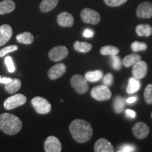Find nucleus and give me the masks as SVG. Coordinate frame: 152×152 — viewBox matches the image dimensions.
<instances>
[{
	"mask_svg": "<svg viewBox=\"0 0 152 152\" xmlns=\"http://www.w3.org/2000/svg\"><path fill=\"white\" fill-rule=\"evenodd\" d=\"M70 132L75 142L85 143L92 138L93 129L87 121L82 119H75L69 126Z\"/></svg>",
	"mask_w": 152,
	"mask_h": 152,
	"instance_id": "1",
	"label": "nucleus"
},
{
	"mask_svg": "<svg viewBox=\"0 0 152 152\" xmlns=\"http://www.w3.org/2000/svg\"><path fill=\"white\" fill-rule=\"evenodd\" d=\"M22 126V121L16 115L8 113L0 115V130L5 134L14 135L20 132Z\"/></svg>",
	"mask_w": 152,
	"mask_h": 152,
	"instance_id": "2",
	"label": "nucleus"
},
{
	"mask_svg": "<svg viewBox=\"0 0 152 152\" xmlns=\"http://www.w3.org/2000/svg\"><path fill=\"white\" fill-rule=\"evenodd\" d=\"M31 103L36 112L42 115L49 113L52 109V106L50 103L46 99L41 97V96L34 97L31 101Z\"/></svg>",
	"mask_w": 152,
	"mask_h": 152,
	"instance_id": "3",
	"label": "nucleus"
},
{
	"mask_svg": "<svg viewBox=\"0 0 152 152\" xmlns=\"http://www.w3.org/2000/svg\"><path fill=\"white\" fill-rule=\"evenodd\" d=\"M71 84L74 90L79 94H85L89 90L87 80L80 75H74L71 79Z\"/></svg>",
	"mask_w": 152,
	"mask_h": 152,
	"instance_id": "4",
	"label": "nucleus"
},
{
	"mask_svg": "<svg viewBox=\"0 0 152 152\" xmlns=\"http://www.w3.org/2000/svg\"><path fill=\"white\" fill-rule=\"evenodd\" d=\"M27 99L22 94H16L8 97L4 103V106L7 110H13L18 106H23L26 104Z\"/></svg>",
	"mask_w": 152,
	"mask_h": 152,
	"instance_id": "5",
	"label": "nucleus"
},
{
	"mask_svg": "<svg viewBox=\"0 0 152 152\" xmlns=\"http://www.w3.org/2000/svg\"><path fill=\"white\" fill-rule=\"evenodd\" d=\"M91 95L94 99L97 101H106L111 99V92L109 87L106 85H98L93 87L91 91Z\"/></svg>",
	"mask_w": 152,
	"mask_h": 152,
	"instance_id": "6",
	"label": "nucleus"
},
{
	"mask_svg": "<svg viewBox=\"0 0 152 152\" xmlns=\"http://www.w3.org/2000/svg\"><path fill=\"white\" fill-rule=\"evenodd\" d=\"M82 20L85 23L96 25L100 22L101 16L97 11L92 9L85 8L81 11Z\"/></svg>",
	"mask_w": 152,
	"mask_h": 152,
	"instance_id": "7",
	"label": "nucleus"
},
{
	"mask_svg": "<svg viewBox=\"0 0 152 152\" xmlns=\"http://www.w3.org/2000/svg\"><path fill=\"white\" fill-rule=\"evenodd\" d=\"M68 55V49L65 46H57L49 51V58L52 61L58 62L66 58Z\"/></svg>",
	"mask_w": 152,
	"mask_h": 152,
	"instance_id": "8",
	"label": "nucleus"
},
{
	"mask_svg": "<svg viewBox=\"0 0 152 152\" xmlns=\"http://www.w3.org/2000/svg\"><path fill=\"white\" fill-rule=\"evenodd\" d=\"M44 147L46 152H60L62 149L60 140L54 136L48 137L45 140Z\"/></svg>",
	"mask_w": 152,
	"mask_h": 152,
	"instance_id": "9",
	"label": "nucleus"
},
{
	"mask_svg": "<svg viewBox=\"0 0 152 152\" xmlns=\"http://www.w3.org/2000/svg\"><path fill=\"white\" fill-rule=\"evenodd\" d=\"M149 126L143 122H137L134 125L132 129V132L134 137L140 140H143L149 135Z\"/></svg>",
	"mask_w": 152,
	"mask_h": 152,
	"instance_id": "10",
	"label": "nucleus"
},
{
	"mask_svg": "<svg viewBox=\"0 0 152 152\" xmlns=\"http://www.w3.org/2000/svg\"><path fill=\"white\" fill-rule=\"evenodd\" d=\"M137 16L140 18H150L152 17V4L144 1L140 4L137 9Z\"/></svg>",
	"mask_w": 152,
	"mask_h": 152,
	"instance_id": "11",
	"label": "nucleus"
},
{
	"mask_svg": "<svg viewBox=\"0 0 152 152\" xmlns=\"http://www.w3.org/2000/svg\"><path fill=\"white\" fill-rule=\"evenodd\" d=\"M147 64L144 61H139L133 66L132 75L138 80L142 79L145 77L147 73Z\"/></svg>",
	"mask_w": 152,
	"mask_h": 152,
	"instance_id": "12",
	"label": "nucleus"
},
{
	"mask_svg": "<svg viewBox=\"0 0 152 152\" xmlns=\"http://www.w3.org/2000/svg\"><path fill=\"white\" fill-rule=\"evenodd\" d=\"M66 69H67L66 66L62 63L53 66L52 68H49L48 71L49 78L52 80L59 78L66 73Z\"/></svg>",
	"mask_w": 152,
	"mask_h": 152,
	"instance_id": "13",
	"label": "nucleus"
},
{
	"mask_svg": "<svg viewBox=\"0 0 152 152\" xmlns=\"http://www.w3.org/2000/svg\"><path fill=\"white\" fill-rule=\"evenodd\" d=\"M94 151L96 152H113L114 147L111 142L104 138H100L95 142Z\"/></svg>",
	"mask_w": 152,
	"mask_h": 152,
	"instance_id": "14",
	"label": "nucleus"
},
{
	"mask_svg": "<svg viewBox=\"0 0 152 152\" xmlns=\"http://www.w3.org/2000/svg\"><path fill=\"white\" fill-rule=\"evenodd\" d=\"M13 35L12 28L8 24H3L0 26V47L4 45L11 38Z\"/></svg>",
	"mask_w": 152,
	"mask_h": 152,
	"instance_id": "15",
	"label": "nucleus"
},
{
	"mask_svg": "<svg viewBox=\"0 0 152 152\" xmlns=\"http://www.w3.org/2000/svg\"><path fill=\"white\" fill-rule=\"evenodd\" d=\"M57 23L61 27H71L74 24V18L70 13L61 12L57 16Z\"/></svg>",
	"mask_w": 152,
	"mask_h": 152,
	"instance_id": "16",
	"label": "nucleus"
},
{
	"mask_svg": "<svg viewBox=\"0 0 152 152\" xmlns=\"http://www.w3.org/2000/svg\"><path fill=\"white\" fill-rule=\"evenodd\" d=\"M16 9V4L13 0H3L0 1V15L9 14Z\"/></svg>",
	"mask_w": 152,
	"mask_h": 152,
	"instance_id": "17",
	"label": "nucleus"
},
{
	"mask_svg": "<svg viewBox=\"0 0 152 152\" xmlns=\"http://www.w3.org/2000/svg\"><path fill=\"white\" fill-rule=\"evenodd\" d=\"M59 0H42L39 5L42 12L47 13L52 11L58 4Z\"/></svg>",
	"mask_w": 152,
	"mask_h": 152,
	"instance_id": "18",
	"label": "nucleus"
},
{
	"mask_svg": "<svg viewBox=\"0 0 152 152\" xmlns=\"http://www.w3.org/2000/svg\"><path fill=\"white\" fill-rule=\"evenodd\" d=\"M136 33L140 37H149L152 35V28L149 24L138 25L136 27Z\"/></svg>",
	"mask_w": 152,
	"mask_h": 152,
	"instance_id": "19",
	"label": "nucleus"
},
{
	"mask_svg": "<svg viewBox=\"0 0 152 152\" xmlns=\"http://www.w3.org/2000/svg\"><path fill=\"white\" fill-rule=\"evenodd\" d=\"M21 87V82L18 78L13 79L12 81L5 85V90L9 94H14L19 90Z\"/></svg>",
	"mask_w": 152,
	"mask_h": 152,
	"instance_id": "20",
	"label": "nucleus"
},
{
	"mask_svg": "<svg viewBox=\"0 0 152 152\" xmlns=\"http://www.w3.org/2000/svg\"><path fill=\"white\" fill-rule=\"evenodd\" d=\"M16 40L19 43L24 44V45H30L33 42L34 37L33 34L30 32H25V33L18 34L16 36Z\"/></svg>",
	"mask_w": 152,
	"mask_h": 152,
	"instance_id": "21",
	"label": "nucleus"
},
{
	"mask_svg": "<svg viewBox=\"0 0 152 152\" xmlns=\"http://www.w3.org/2000/svg\"><path fill=\"white\" fill-rule=\"evenodd\" d=\"M140 87H141V84H140V82L139 81V80L135 78L134 77H131L129 80L126 92L128 94H133V93H135L139 91Z\"/></svg>",
	"mask_w": 152,
	"mask_h": 152,
	"instance_id": "22",
	"label": "nucleus"
},
{
	"mask_svg": "<svg viewBox=\"0 0 152 152\" xmlns=\"http://www.w3.org/2000/svg\"><path fill=\"white\" fill-rule=\"evenodd\" d=\"M74 49L77 52L80 53H87L89 52L92 48V45L91 44L86 42H80L76 41L73 45Z\"/></svg>",
	"mask_w": 152,
	"mask_h": 152,
	"instance_id": "23",
	"label": "nucleus"
},
{
	"mask_svg": "<svg viewBox=\"0 0 152 152\" xmlns=\"http://www.w3.org/2000/svg\"><path fill=\"white\" fill-rule=\"evenodd\" d=\"M102 76H103L102 71L97 70V71L87 72L85 73V77L87 81L91 82V83H95V82L100 80L102 78Z\"/></svg>",
	"mask_w": 152,
	"mask_h": 152,
	"instance_id": "24",
	"label": "nucleus"
},
{
	"mask_svg": "<svg viewBox=\"0 0 152 152\" xmlns=\"http://www.w3.org/2000/svg\"><path fill=\"white\" fill-rule=\"evenodd\" d=\"M141 60V56L137 54H132L128 55L123 59V64L125 67H130L134 66L137 62Z\"/></svg>",
	"mask_w": 152,
	"mask_h": 152,
	"instance_id": "25",
	"label": "nucleus"
},
{
	"mask_svg": "<svg viewBox=\"0 0 152 152\" xmlns=\"http://www.w3.org/2000/svg\"><path fill=\"white\" fill-rule=\"evenodd\" d=\"M120 52L119 49L116 47L111 46V45H107V46L102 47L100 49V53L104 56H113V55H117Z\"/></svg>",
	"mask_w": 152,
	"mask_h": 152,
	"instance_id": "26",
	"label": "nucleus"
},
{
	"mask_svg": "<svg viewBox=\"0 0 152 152\" xmlns=\"http://www.w3.org/2000/svg\"><path fill=\"white\" fill-rule=\"evenodd\" d=\"M125 106V102L124 99L121 96H116L114 100L113 103V108L115 111L117 113H122L123 110H124Z\"/></svg>",
	"mask_w": 152,
	"mask_h": 152,
	"instance_id": "27",
	"label": "nucleus"
},
{
	"mask_svg": "<svg viewBox=\"0 0 152 152\" xmlns=\"http://www.w3.org/2000/svg\"><path fill=\"white\" fill-rule=\"evenodd\" d=\"M144 97L146 103L148 104H152V84L148 85L146 87L144 92Z\"/></svg>",
	"mask_w": 152,
	"mask_h": 152,
	"instance_id": "28",
	"label": "nucleus"
},
{
	"mask_svg": "<svg viewBox=\"0 0 152 152\" xmlns=\"http://www.w3.org/2000/svg\"><path fill=\"white\" fill-rule=\"evenodd\" d=\"M131 48H132V51L134 52H140V51H144L146 50L147 48V44L144 42H134L131 45Z\"/></svg>",
	"mask_w": 152,
	"mask_h": 152,
	"instance_id": "29",
	"label": "nucleus"
},
{
	"mask_svg": "<svg viewBox=\"0 0 152 152\" xmlns=\"http://www.w3.org/2000/svg\"><path fill=\"white\" fill-rule=\"evenodd\" d=\"M18 47L17 45H9V46H7L4 47V48L1 49L0 50V58H2V57L5 56V55L7 54H9V53L15 52V51L18 50Z\"/></svg>",
	"mask_w": 152,
	"mask_h": 152,
	"instance_id": "30",
	"label": "nucleus"
},
{
	"mask_svg": "<svg viewBox=\"0 0 152 152\" xmlns=\"http://www.w3.org/2000/svg\"><path fill=\"white\" fill-rule=\"evenodd\" d=\"M4 63L6 65H7V69H8V71L9 73H14L15 70H16V67H15L12 57L10 56H6L4 59Z\"/></svg>",
	"mask_w": 152,
	"mask_h": 152,
	"instance_id": "31",
	"label": "nucleus"
},
{
	"mask_svg": "<svg viewBox=\"0 0 152 152\" xmlns=\"http://www.w3.org/2000/svg\"><path fill=\"white\" fill-rule=\"evenodd\" d=\"M106 5L111 7H118L126 2L128 0H104Z\"/></svg>",
	"mask_w": 152,
	"mask_h": 152,
	"instance_id": "32",
	"label": "nucleus"
},
{
	"mask_svg": "<svg viewBox=\"0 0 152 152\" xmlns=\"http://www.w3.org/2000/svg\"><path fill=\"white\" fill-rule=\"evenodd\" d=\"M134 151H136V147L130 144H123L119 148V150H118L119 152H132Z\"/></svg>",
	"mask_w": 152,
	"mask_h": 152,
	"instance_id": "33",
	"label": "nucleus"
},
{
	"mask_svg": "<svg viewBox=\"0 0 152 152\" xmlns=\"http://www.w3.org/2000/svg\"><path fill=\"white\" fill-rule=\"evenodd\" d=\"M112 59V66L115 70H120L121 68V61L118 56L116 55L111 56Z\"/></svg>",
	"mask_w": 152,
	"mask_h": 152,
	"instance_id": "34",
	"label": "nucleus"
},
{
	"mask_svg": "<svg viewBox=\"0 0 152 152\" xmlns=\"http://www.w3.org/2000/svg\"><path fill=\"white\" fill-rule=\"evenodd\" d=\"M113 81V77L111 73H108L104 76L103 79V83L104 85L107 87H110L112 85Z\"/></svg>",
	"mask_w": 152,
	"mask_h": 152,
	"instance_id": "35",
	"label": "nucleus"
},
{
	"mask_svg": "<svg viewBox=\"0 0 152 152\" xmlns=\"http://www.w3.org/2000/svg\"><path fill=\"white\" fill-rule=\"evenodd\" d=\"M125 115L129 118H134L136 117V112L132 109H127L125 111Z\"/></svg>",
	"mask_w": 152,
	"mask_h": 152,
	"instance_id": "36",
	"label": "nucleus"
},
{
	"mask_svg": "<svg viewBox=\"0 0 152 152\" xmlns=\"http://www.w3.org/2000/svg\"><path fill=\"white\" fill-rule=\"evenodd\" d=\"M94 35V31L91 29H85L83 33V36L86 38H91Z\"/></svg>",
	"mask_w": 152,
	"mask_h": 152,
	"instance_id": "37",
	"label": "nucleus"
},
{
	"mask_svg": "<svg viewBox=\"0 0 152 152\" xmlns=\"http://www.w3.org/2000/svg\"><path fill=\"white\" fill-rule=\"evenodd\" d=\"M137 100V96H132V97H129L127 99L126 102L128 104H133L134 102H136Z\"/></svg>",
	"mask_w": 152,
	"mask_h": 152,
	"instance_id": "38",
	"label": "nucleus"
},
{
	"mask_svg": "<svg viewBox=\"0 0 152 152\" xmlns=\"http://www.w3.org/2000/svg\"><path fill=\"white\" fill-rule=\"evenodd\" d=\"M12 78H10V77H2L1 80V83H3V84H8V83H10V82L12 81Z\"/></svg>",
	"mask_w": 152,
	"mask_h": 152,
	"instance_id": "39",
	"label": "nucleus"
},
{
	"mask_svg": "<svg viewBox=\"0 0 152 152\" xmlns=\"http://www.w3.org/2000/svg\"><path fill=\"white\" fill-rule=\"evenodd\" d=\"M1 76H0V83H1Z\"/></svg>",
	"mask_w": 152,
	"mask_h": 152,
	"instance_id": "40",
	"label": "nucleus"
},
{
	"mask_svg": "<svg viewBox=\"0 0 152 152\" xmlns=\"http://www.w3.org/2000/svg\"><path fill=\"white\" fill-rule=\"evenodd\" d=\"M151 118H152V113H151Z\"/></svg>",
	"mask_w": 152,
	"mask_h": 152,
	"instance_id": "41",
	"label": "nucleus"
}]
</instances>
